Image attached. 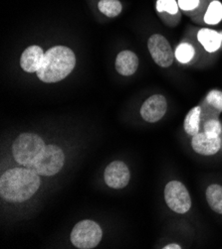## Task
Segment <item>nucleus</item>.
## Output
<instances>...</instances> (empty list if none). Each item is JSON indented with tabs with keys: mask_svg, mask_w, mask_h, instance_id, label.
<instances>
[{
	"mask_svg": "<svg viewBox=\"0 0 222 249\" xmlns=\"http://www.w3.org/2000/svg\"><path fill=\"white\" fill-rule=\"evenodd\" d=\"M40 175L31 168H13L0 179V195L11 203L25 202L38 191Z\"/></svg>",
	"mask_w": 222,
	"mask_h": 249,
	"instance_id": "nucleus-1",
	"label": "nucleus"
},
{
	"mask_svg": "<svg viewBox=\"0 0 222 249\" xmlns=\"http://www.w3.org/2000/svg\"><path fill=\"white\" fill-rule=\"evenodd\" d=\"M75 65L76 57L72 50L65 46H56L44 54L42 65L36 73L43 83H58L69 76Z\"/></svg>",
	"mask_w": 222,
	"mask_h": 249,
	"instance_id": "nucleus-2",
	"label": "nucleus"
},
{
	"mask_svg": "<svg viewBox=\"0 0 222 249\" xmlns=\"http://www.w3.org/2000/svg\"><path fill=\"white\" fill-rule=\"evenodd\" d=\"M46 147L43 139L37 134L23 133L12 145V153L16 162L26 168H32L33 163Z\"/></svg>",
	"mask_w": 222,
	"mask_h": 249,
	"instance_id": "nucleus-3",
	"label": "nucleus"
},
{
	"mask_svg": "<svg viewBox=\"0 0 222 249\" xmlns=\"http://www.w3.org/2000/svg\"><path fill=\"white\" fill-rule=\"evenodd\" d=\"M65 155L57 145H46L44 150L37 157L32 168L40 176H53L64 166Z\"/></svg>",
	"mask_w": 222,
	"mask_h": 249,
	"instance_id": "nucleus-4",
	"label": "nucleus"
},
{
	"mask_svg": "<svg viewBox=\"0 0 222 249\" xmlns=\"http://www.w3.org/2000/svg\"><path fill=\"white\" fill-rule=\"evenodd\" d=\"M103 236L101 227L93 220H82L74 227L71 232L73 245L80 249H91L100 243Z\"/></svg>",
	"mask_w": 222,
	"mask_h": 249,
	"instance_id": "nucleus-5",
	"label": "nucleus"
},
{
	"mask_svg": "<svg viewBox=\"0 0 222 249\" xmlns=\"http://www.w3.org/2000/svg\"><path fill=\"white\" fill-rule=\"evenodd\" d=\"M164 200L172 212L180 214L186 213L191 208L190 195L180 181H170L165 185Z\"/></svg>",
	"mask_w": 222,
	"mask_h": 249,
	"instance_id": "nucleus-6",
	"label": "nucleus"
},
{
	"mask_svg": "<svg viewBox=\"0 0 222 249\" xmlns=\"http://www.w3.org/2000/svg\"><path fill=\"white\" fill-rule=\"evenodd\" d=\"M147 48L154 62L161 68H169L175 61V52L167 39L161 34H153L147 41Z\"/></svg>",
	"mask_w": 222,
	"mask_h": 249,
	"instance_id": "nucleus-7",
	"label": "nucleus"
},
{
	"mask_svg": "<svg viewBox=\"0 0 222 249\" xmlns=\"http://www.w3.org/2000/svg\"><path fill=\"white\" fill-rule=\"evenodd\" d=\"M167 102L162 94H154L142 104L141 115L146 122L156 123L166 113Z\"/></svg>",
	"mask_w": 222,
	"mask_h": 249,
	"instance_id": "nucleus-8",
	"label": "nucleus"
},
{
	"mask_svg": "<svg viewBox=\"0 0 222 249\" xmlns=\"http://www.w3.org/2000/svg\"><path fill=\"white\" fill-rule=\"evenodd\" d=\"M104 177L106 184L110 188L122 189L129 184L131 174L124 162L114 161L106 168Z\"/></svg>",
	"mask_w": 222,
	"mask_h": 249,
	"instance_id": "nucleus-9",
	"label": "nucleus"
},
{
	"mask_svg": "<svg viewBox=\"0 0 222 249\" xmlns=\"http://www.w3.org/2000/svg\"><path fill=\"white\" fill-rule=\"evenodd\" d=\"M222 146L221 138L208 137L204 132H200L192 136L191 147L193 151L202 156H212L218 153Z\"/></svg>",
	"mask_w": 222,
	"mask_h": 249,
	"instance_id": "nucleus-10",
	"label": "nucleus"
},
{
	"mask_svg": "<svg viewBox=\"0 0 222 249\" xmlns=\"http://www.w3.org/2000/svg\"><path fill=\"white\" fill-rule=\"evenodd\" d=\"M156 10L168 26H177L181 20V9L178 0H157Z\"/></svg>",
	"mask_w": 222,
	"mask_h": 249,
	"instance_id": "nucleus-11",
	"label": "nucleus"
},
{
	"mask_svg": "<svg viewBox=\"0 0 222 249\" xmlns=\"http://www.w3.org/2000/svg\"><path fill=\"white\" fill-rule=\"evenodd\" d=\"M196 40L208 54H215L222 49L221 32L210 28H202L196 32Z\"/></svg>",
	"mask_w": 222,
	"mask_h": 249,
	"instance_id": "nucleus-12",
	"label": "nucleus"
},
{
	"mask_svg": "<svg viewBox=\"0 0 222 249\" xmlns=\"http://www.w3.org/2000/svg\"><path fill=\"white\" fill-rule=\"evenodd\" d=\"M201 107L202 121L211 117H218L222 112V91L219 89L209 90Z\"/></svg>",
	"mask_w": 222,
	"mask_h": 249,
	"instance_id": "nucleus-13",
	"label": "nucleus"
},
{
	"mask_svg": "<svg viewBox=\"0 0 222 249\" xmlns=\"http://www.w3.org/2000/svg\"><path fill=\"white\" fill-rule=\"evenodd\" d=\"M44 58V52L39 46H30L23 52L20 58L21 68L27 72H37Z\"/></svg>",
	"mask_w": 222,
	"mask_h": 249,
	"instance_id": "nucleus-14",
	"label": "nucleus"
},
{
	"mask_svg": "<svg viewBox=\"0 0 222 249\" xmlns=\"http://www.w3.org/2000/svg\"><path fill=\"white\" fill-rule=\"evenodd\" d=\"M193 20L207 26H216L222 22V2L220 0H208L202 13Z\"/></svg>",
	"mask_w": 222,
	"mask_h": 249,
	"instance_id": "nucleus-15",
	"label": "nucleus"
},
{
	"mask_svg": "<svg viewBox=\"0 0 222 249\" xmlns=\"http://www.w3.org/2000/svg\"><path fill=\"white\" fill-rule=\"evenodd\" d=\"M139 68V58L137 55L126 50L121 52L116 58V70L121 76L129 77L134 74Z\"/></svg>",
	"mask_w": 222,
	"mask_h": 249,
	"instance_id": "nucleus-16",
	"label": "nucleus"
},
{
	"mask_svg": "<svg viewBox=\"0 0 222 249\" xmlns=\"http://www.w3.org/2000/svg\"><path fill=\"white\" fill-rule=\"evenodd\" d=\"M202 107L196 106L192 107L186 114L183 122V128L187 135L194 136L201 132V124L202 122Z\"/></svg>",
	"mask_w": 222,
	"mask_h": 249,
	"instance_id": "nucleus-17",
	"label": "nucleus"
},
{
	"mask_svg": "<svg viewBox=\"0 0 222 249\" xmlns=\"http://www.w3.org/2000/svg\"><path fill=\"white\" fill-rule=\"evenodd\" d=\"M197 56L195 46L189 41L181 42L175 50V58L182 65L191 64Z\"/></svg>",
	"mask_w": 222,
	"mask_h": 249,
	"instance_id": "nucleus-18",
	"label": "nucleus"
},
{
	"mask_svg": "<svg viewBox=\"0 0 222 249\" xmlns=\"http://www.w3.org/2000/svg\"><path fill=\"white\" fill-rule=\"evenodd\" d=\"M206 201L210 209L216 213L222 214V186L211 184L205 191Z\"/></svg>",
	"mask_w": 222,
	"mask_h": 249,
	"instance_id": "nucleus-19",
	"label": "nucleus"
},
{
	"mask_svg": "<svg viewBox=\"0 0 222 249\" xmlns=\"http://www.w3.org/2000/svg\"><path fill=\"white\" fill-rule=\"evenodd\" d=\"M208 0H178L180 9L192 17L200 16L205 9Z\"/></svg>",
	"mask_w": 222,
	"mask_h": 249,
	"instance_id": "nucleus-20",
	"label": "nucleus"
},
{
	"mask_svg": "<svg viewBox=\"0 0 222 249\" xmlns=\"http://www.w3.org/2000/svg\"><path fill=\"white\" fill-rule=\"evenodd\" d=\"M98 7L107 17H116L121 12V4L119 0H101Z\"/></svg>",
	"mask_w": 222,
	"mask_h": 249,
	"instance_id": "nucleus-21",
	"label": "nucleus"
},
{
	"mask_svg": "<svg viewBox=\"0 0 222 249\" xmlns=\"http://www.w3.org/2000/svg\"><path fill=\"white\" fill-rule=\"evenodd\" d=\"M203 132L211 138H218L222 134V124L218 117L203 120Z\"/></svg>",
	"mask_w": 222,
	"mask_h": 249,
	"instance_id": "nucleus-22",
	"label": "nucleus"
},
{
	"mask_svg": "<svg viewBox=\"0 0 222 249\" xmlns=\"http://www.w3.org/2000/svg\"><path fill=\"white\" fill-rule=\"evenodd\" d=\"M163 249H182V247L180 244L177 243H171V244H167L164 247H162Z\"/></svg>",
	"mask_w": 222,
	"mask_h": 249,
	"instance_id": "nucleus-23",
	"label": "nucleus"
}]
</instances>
